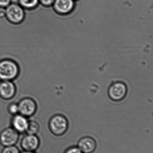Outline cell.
Returning <instances> with one entry per match:
<instances>
[{"mask_svg":"<svg viewBox=\"0 0 153 153\" xmlns=\"http://www.w3.org/2000/svg\"><path fill=\"white\" fill-rule=\"evenodd\" d=\"M19 69L16 62L10 59L0 61V80L12 81L19 75Z\"/></svg>","mask_w":153,"mask_h":153,"instance_id":"cell-1","label":"cell"},{"mask_svg":"<svg viewBox=\"0 0 153 153\" xmlns=\"http://www.w3.org/2000/svg\"><path fill=\"white\" fill-rule=\"evenodd\" d=\"M68 120L62 114L53 116L49 120V128L52 134L57 136H60L65 134L68 128Z\"/></svg>","mask_w":153,"mask_h":153,"instance_id":"cell-2","label":"cell"},{"mask_svg":"<svg viewBox=\"0 0 153 153\" xmlns=\"http://www.w3.org/2000/svg\"><path fill=\"white\" fill-rule=\"evenodd\" d=\"M127 85L122 81L113 82L108 88L107 94L110 99L114 102H120L124 100L127 95Z\"/></svg>","mask_w":153,"mask_h":153,"instance_id":"cell-3","label":"cell"},{"mask_svg":"<svg viewBox=\"0 0 153 153\" xmlns=\"http://www.w3.org/2000/svg\"><path fill=\"white\" fill-rule=\"evenodd\" d=\"M5 16L10 22L13 24H19L24 19L25 13L23 8L20 4H10L5 8Z\"/></svg>","mask_w":153,"mask_h":153,"instance_id":"cell-4","label":"cell"},{"mask_svg":"<svg viewBox=\"0 0 153 153\" xmlns=\"http://www.w3.org/2000/svg\"><path fill=\"white\" fill-rule=\"evenodd\" d=\"M20 134L12 127L4 128L0 133V144L4 147L15 145Z\"/></svg>","mask_w":153,"mask_h":153,"instance_id":"cell-5","label":"cell"},{"mask_svg":"<svg viewBox=\"0 0 153 153\" xmlns=\"http://www.w3.org/2000/svg\"><path fill=\"white\" fill-rule=\"evenodd\" d=\"M19 114L28 118L33 116L37 109V104L34 100L30 98H25L18 103Z\"/></svg>","mask_w":153,"mask_h":153,"instance_id":"cell-6","label":"cell"},{"mask_svg":"<svg viewBox=\"0 0 153 153\" xmlns=\"http://www.w3.org/2000/svg\"><path fill=\"white\" fill-rule=\"evenodd\" d=\"M40 145V140L37 135L27 134L22 138L20 146L24 151L35 152Z\"/></svg>","mask_w":153,"mask_h":153,"instance_id":"cell-7","label":"cell"},{"mask_svg":"<svg viewBox=\"0 0 153 153\" xmlns=\"http://www.w3.org/2000/svg\"><path fill=\"white\" fill-rule=\"evenodd\" d=\"M16 92V88L11 81H3L0 83V97L5 100L12 99Z\"/></svg>","mask_w":153,"mask_h":153,"instance_id":"cell-8","label":"cell"},{"mask_svg":"<svg viewBox=\"0 0 153 153\" xmlns=\"http://www.w3.org/2000/svg\"><path fill=\"white\" fill-rule=\"evenodd\" d=\"M74 0H55L53 5L55 11L62 15L70 13L75 7Z\"/></svg>","mask_w":153,"mask_h":153,"instance_id":"cell-9","label":"cell"},{"mask_svg":"<svg viewBox=\"0 0 153 153\" xmlns=\"http://www.w3.org/2000/svg\"><path fill=\"white\" fill-rule=\"evenodd\" d=\"M29 120L28 118L20 114L13 116L11 120V127L19 134L26 133Z\"/></svg>","mask_w":153,"mask_h":153,"instance_id":"cell-10","label":"cell"},{"mask_svg":"<svg viewBox=\"0 0 153 153\" xmlns=\"http://www.w3.org/2000/svg\"><path fill=\"white\" fill-rule=\"evenodd\" d=\"M78 148L83 153L93 152L97 146L96 141L92 137H83L78 142Z\"/></svg>","mask_w":153,"mask_h":153,"instance_id":"cell-11","label":"cell"},{"mask_svg":"<svg viewBox=\"0 0 153 153\" xmlns=\"http://www.w3.org/2000/svg\"><path fill=\"white\" fill-rule=\"evenodd\" d=\"M40 126L37 121L34 120H29L26 133L28 134L37 135L39 132Z\"/></svg>","mask_w":153,"mask_h":153,"instance_id":"cell-12","label":"cell"},{"mask_svg":"<svg viewBox=\"0 0 153 153\" xmlns=\"http://www.w3.org/2000/svg\"><path fill=\"white\" fill-rule=\"evenodd\" d=\"M39 0H19V4L23 8L31 9L37 6Z\"/></svg>","mask_w":153,"mask_h":153,"instance_id":"cell-13","label":"cell"},{"mask_svg":"<svg viewBox=\"0 0 153 153\" xmlns=\"http://www.w3.org/2000/svg\"><path fill=\"white\" fill-rule=\"evenodd\" d=\"M7 110L9 114L12 116L19 114V108L18 104L16 103H12L9 104Z\"/></svg>","mask_w":153,"mask_h":153,"instance_id":"cell-14","label":"cell"},{"mask_svg":"<svg viewBox=\"0 0 153 153\" xmlns=\"http://www.w3.org/2000/svg\"><path fill=\"white\" fill-rule=\"evenodd\" d=\"M1 153H21L19 149L15 145L5 146L2 150Z\"/></svg>","mask_w":153,"mask_h":153,"instance_id":"cell-15","label":"cell"},{"mask_svg":"<svg viewBox=\"0 0 153 153\" xmlns=\"http://www.w3.org/2000/svg\"><path fill=\"white\" fill-rule=\"evenodd\" d=\"M64 153H83L80 150L78 147H70V148L67 149L65 151Z\"/></svg>","mask_w":153,"mask_h":153,"instance_id":"cell-16","label":"cell"},{"mask_svg":"<svg viewBox=\"0 0 153 153\" xmlns=\"http://www.w3.org/2000/svg\"><path fill=\"white\" fill-rule=\"evenodd\" d=\"M39 1L44 6H50L53 5L55 0H39Z\"/></svg>","mask_w":153,"mask_h":153,"instance_id":"cell-17","label":"cell"},{"mask_svg":"<svg viewBox=\"0 0 153 153\" xmlns=\"http://www.w3.org/2000/svg\"><path fill=\"white\" fill-rule=\"evenodd\" d=\"M10 2L11 0H0V7L6 8Z\"/></svg>","mask_w":153,"mask_h":153,"instance_id":"cell-18","label":"cell"},{"mask_svg":"<svg viewBox=\"0 0 153 153\" xmlns=\"http://www.w3.org/2000/svg\"><path fill=\"white\" fill-rule=\"evenodd\" d=\"M5 8L0 7V18H3L5 16Z\"/></svg>","mask_w":153,"mask_h":153,"instance_id":"cell-19","label":"cell"},{"mask_svg":"<svg viewBox=\"0 0 153 153\" xmlns=\"http://www.w3.org/2000/svg\"><path fill=\"white\" fill-rule=\"evenodd\" d=\"M21 153H36L35 152H28V151H23V152H22Z\"/></svg>","mask_w":153,"mask_h":153,"instance_id":"cell-20","label":"cell"},{"mask_svg":"<svg viewBox=\"0 0 153 153\" xmlns=\"http://www.w3.org/2000/svg\"><path fill=\"white\" fill-rule=\"evenodd\" d=\"M74 1H77V0H74Z\"/></svg>","mask_w":153,"mask_h":153,"instance_id":"cell-21","label":"cell"}]
</instances>
